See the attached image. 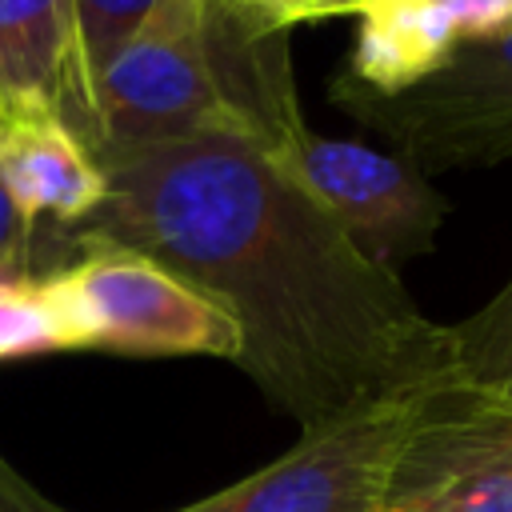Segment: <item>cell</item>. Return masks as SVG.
Returning <instances> with one entry per match:
<instances>
[{"instance_id": "cell-14", "label": "cell", "mask_w": 512, "mask_h": 512, "mask_svg": "<svg viewBox=\"0 0 512 512\" xmlns=\"http://www.w3.org/2000/svg\"><path fill=\"white\" fill-rule=\"evenodd\" d=\"M448 8L460 28V44L496 36L512 24V0H448Z\"/></svg>"}, {"instance_id": "cell-6", "label": "cell", "mask_w": 512, "mask_h": 512, "mask_svg": "<svg viewBox=\"0 0 512 512\" xmlns=\"http://www.w3.org/2000/svg\"><path fill=\"white\" fill-rule=\"evenodd\" d=\"M272 152L380 268L396 272L436 248L448 200L408 160L356 140H324L308 128Z\"/></svg>"}, {"instance_id": "cell-2", "label": "cell", "mask_w": 512, "mask_h": 512, "mask_svg": "<svg viewBox=\"0 0 512 512\" xmlns=\"http://www.w3.org/2000/svg\"><path fill=\"white\" fill-rule=\"evenodd\" d=\"M332 104L380 132L420 176L512 160V24L456 44L428 76L396 92L332 80Z\"/></svg>"}, {"instance_id": "cell-4", "label": "cell", "mask_w": 512, "mask_h": 512, "mask_svg": "<svg viewBox=\"0 0 512 512\" xmlns=\"http://www.w3.org/2000/svg\"><path fill=\"white\" fill-rule=\"evenodd\" d=\"M52 284L76 348L220 360H236L240 352V332L224 308L132 248H80L72 264L52 272Z\"/></svg>"}, {"instance_id": "cell-11", "label": "cell", "mask_w": 512, "mask_h": 512, "mask_svg": "<svg viewBox=\"0 0 512 512\" xmlns=\"http://www.w3.org/2000/svg\"><path fill=\"white\" fill-rule=\"evenodd\" d=\"M452 380L512 408V276L460 324H448Z\"/></svg>"}, {"instance_id": "cell-8", "label": "cell", "mask_w": 512, "mask_h": 512, "mask_svg": "<svg viewBox=\"0 0 512 512\" xmlns=\"http://www.w3.org/2000/svg\"><path fill=\"white\" fill-rule=\"evenodd\" d=\"M0 188L28 236L68 228L104 200V172L84 140L52 112L4 104L0 112Z\"/></svg>"}, {"instance_id": "cell-18", "label": "cell", "mask_w": 512, "mask_h": 512, "mask_svg": "<svg viewBox=\"0 0 512 512\" xmlns=\"http://www.w3.org/2000/svg\"><path fill=\"white\" fill-rule=\"evenodd\" d=\"M0 112H4V100H0Z\"/></svg>"}, {"instance_id": "cell-3", "label": "cell", "mask_w": 512, "mask_h": 512, "mask_svg": "<svg viewBox=\"0 0 512 512\" xmlns=\"http://www.w3.org/2000/svg\"><path fill=\"white\" fill-rule=\"evenodd\" d=\"M92 160L192 136H248L216 80L204 0H160L92 92Z\"/></svg>"}, {"instance_id": "cell-9", "label": "cell", "mask_w": 512, "mask_h": 512, "mask_svg": "<svg viewBox=\"0 0 512 512\" xmlns=\"http://www.w3.org/2000/svg\"><path fill=\"white\" fill-rule=\"evenodd\" d=\"M0 100L60 116L92 152L96 116L80 76L72 0H0Z\"/></svg>"}, {"instance_id": "cell-5", "label": "cell", "mask_w": 512, "mask_h": 512, "mask_svg": "<svg viewBox=\"0 0 512 512\" xmlns=\"http://www.w3.org/2000/svg\"><path fill=\"white\" fill-rule=\"evenodd\" d=\"M432 388L308 428L260 472L172 512H384L396 456Z\"/></svg>"}, {"instance_id": "cell-16", "label": "cell", "mask_w": 512, "mask_h": 512, "mask_svg": "<svg viewBox=\"0 0 512 512\" xmlns=\"http://www.w3.org/2000/svg\"><path fill=\"white\" fill-rule=\"evenodd\" d=\"M376 4H384V0H308L304 16L316 20V16H332V12H368Z\"/></svg>"}, {"instance_id": "cell-15", "label": "cell", "mask_w": 512, "mask_h": 512, "mask_svg": "<svg viewBox=\"0 0 512 512\" xmlns=\"http://www.w3.org/2000/svg\"><path fill=\"white\" fill-rule=\"evenodd\" d=\"M0 512H68L56 500H48L40 488H32L0 452Z\"/></svg>"}, {"instance_id": "cell-12", "label": "cell", "mask_w": 512, "mask_h": 512, "mask_svg": "<svg viewBox=\"0 0 512 512\" xmlns=\"http://www.w3.org/2000/svg\"><path fill=\"white\" fill-rule=\"evenodd\" d=\"M44 352H76V336L56 296L52 272H0V364Z\"/></svg>"}, {"instance_id": "cell-17", "label": "cell", "mask_w": 512, "mask_h": 512, "mask_svg": "<svg viewBox=\"0 0 512 512\" xmlns=\"http://www.w3.org/2000/svg\"><path fill=\"white\" fill-rule=\"evenodd\" d=\"M252 4H264L268 12H276V16H280L288 28H292V24H300V20H308V16H304L308 0H252Z\"/></svg>"}, {"instance_id": "cell-1", "label": "cell", "mask_w": 512, "mask_h": 512, "mask_svg": "<svg viewBox=\"0 0 512 512\" xmlns=\"http://www.w3.org/2000/svg\"><path fill=\"white\" fill-rule=\"evenodd\" d=\"M104 200L52 228L64 260L116 244L192 284L240 332L236 368L272 408L324 428L452 376L448 324L368 260L288 164L248 136H192L96 160Z\"/></svg>"}, {"instance_id": "cell-7", "label": "cell", "mask_w": 512, "mask_h": 512, "mask_svg": "<svg viewBox=\"0 0 512 512\" xmlns=\"http://www.w3.org/2000/svg\"><path fill=\"white\" fill-rule=\"evenodd\" d=\"M384 512H512V408L440 380L396 456Z\"/></svg>"}, {"instance_id": "cell-13", "label": "cell", "mask_w": 512, "mask_h": 512, "mask_svg": "<svg viewBox=\"0 0 512 512\" xmlns=\"http://www.w3.org/2000/svg\"><path fill=\"white\" fill-rule=\"evenodd\" d=\"M160 0H72L76 12V52L88 96L112 68V60L128 48V40L144 28Z\"/></svg>"}, {"instance_id": "cell-10", "label": "cell", "mask_w": 512, "mask_h": 512, "mask_svg": "<svg viewBox=\"0 0 512 512\" xmlns=\"http://www.w3.org/2000/svg\"><path fill=\"white\" fill-rule=\"evenodd\" d=\"M456 44L460 28L448 0H384L360 12V32L340 76L368 92H396L428 76Z\"/></svg>"}]
</instances>
